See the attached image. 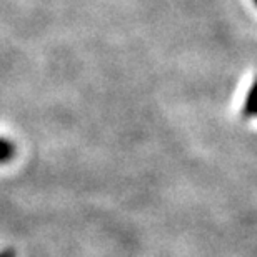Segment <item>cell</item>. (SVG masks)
I'll return each mask as SVG.
<instances>
[{"instance_id":"3","label":"cell","mask_w":257,"mask_h":257,"mask_svg":"<svg viewBox=\"0 0 257 257\" xmlns=\"http://www.w3.org/2000/svg\"><path fill=\"white\" fill-rule=\"evenodd\" d=\"M0 257H15V252L12 249H5V250L0 252Z\"/></svg>"},{"instance_id":"2","label":"cell","mask_w":257,"mask_h":257,"mask_svg":"<svg viewBox=\"0 0 257 257\" xmlns=\"http://www.w3.org/2000/svg\"><path fill=\"white\" fill-rule=\"evenodd\" d=\"M254 85H250V89L245 95V100L242 104V109H240V114H242L244 119H252L254 117Z\"/></svg>"},{"instance_id":"1","label":"cell","mask_w":257,"mask_h":257,"mask_svg":"<svg viewBox=\"0 0 257 257\" xmlns=\"http://www.w3.org/2000/svg\"><path fill=\"white\" fill-rule=\"evenodd\" d=\"M15 156V146L7 139H0V164H7Z\"/></svg>"}]
</instances>
